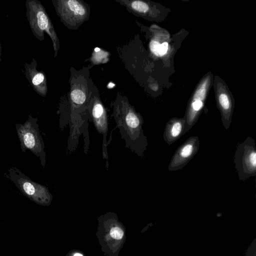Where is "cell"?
I'll return each instance as SVG.
<instances>
[{
	"instance_id": "ac0fdd59",
	"label": "cell",
	"mask_w": 256,
	"mask_h": 256,
	"mask_svg": "<svg viewBox=\"0 0 256 256\" xmlns=\"http://www.w3.org/2000/svg\"><path fill=\"white\" fill-rule=\"evenodd\" d=\"M74 256H83L80 254L76 253L74 254Z\"/></svg>"
},
{
	"instance_id": "3957f363",
	"label": "cell",
	"mask_w": 256,
	"mask_h": 256,
	"mask_svg": "<svg viewBox=\"0 0 256 256\" xmlns=\"http://www.w3.org/2000/svg\"><path fill=\"white\" fill-rule=\"evenodd\" d=\"M16 128L22 152L30 151L39 158L42 166L44 168L46 154L44 142L38 124V118L30 114L24 124H16Z\"/></svg>"
},
{
	"instance_id": "8fae6325",
	"label": "cell",
	"mask_w": 256,
	"mask_h": 256,
	"mask_svg": "<svg viewBox=\"0 0 256 256\" xmlns=\"http://www.w3.org/2000/svg\"><path fill=\"white\" fill-rule=\"evenodd\" d=\"M70 96L72 102V108L73 110L82 106L86 100L85 92L78 86L72 88Z\"/></svg>"
},
{
	"instance_id": "4fadbf2b",
	"label": "cell",
	"mask_w": 256,
	"mask_h": 256,
	"mask_svg": "<svg viewBox=\"0 0 256 256\" xmlns=\"http://www.w3.org/2000/svg\"><path fill=\"white\" fill-rule=\"evenodd\" d=\"M106 53H107L106 52H104L102 50H100L99 52H94L92 54V60L95 64H98L99 58H102L106 62V60H108L106 58L107 56H104V57L101 56L104 55Z\"/></svg>"
},
{
	"instance_id": "277c9868",
	"label": "cell",
	"mask_w": 256,
	"mask_h": 256,
	"mask_svg": "<svg viewBox=\"0 0 256 256\" xmlns=\"http://www.w3.org/2000/svg\"><path fill=\"white\" fill-rule=\"evenodd\" d=\"M56 13L69 29L78 28L90 16L88 6L78 0H52Z\"/></svg>"
},
{
	"instance_id": "5bb4252c",
	"label": "cell",
	"mask_w": 256,
	"mask_h": 256,
	"mask_svg": "<svg viewBox=\"0 0 256 256\" xmlns=\"http://www.w3.org/2000/svg\"><path fill=\"white\" fill-rule=\"evenodd\" d=\"M160 44L156 40H152L150 44V50L154 54L157 56H160Z\"/></svg>"
},
{
	"instance_id": "8992f818",
	"label": "cell",
	"mask_w": 256,
	"mask_h": 256,
	"mask_svg": "<svg viewBox=\"0 0 256 256\" xmlns=\"http://www.w3.org/2000/svg\"><path fill=\"white\" fill-rule=\"evenodd\" d=\"M234 162L240 180L244 181L256 175V147L254 139L248 137L238 144Z\"/></svg>"
},
{
	"instance_id": "30bf717a",
	"label": "cell",
	"mask_w": 256,
	"mask_h": 256,
	"mask_svg": "<svg viewBox=\"0 0 256 256\" xmlns=\"http://www.w3.org/2000/svg\"><path fill=\"white\" fill-rule=\"evenodd\" d=\"M185 121L184 118H174L166 124L163 137L169 145L172 144L184 134Z\"/></svg>"
},
{
	"instance_id": "9c48e42d",
	"label": "cell",
	"mask_w": 256,
	"mask_h": 256,
	"mask_svg": "<svg viewBox=\"0 0 256 256\" xmlns=\"http://www.w3.org/2000/svg\"><path fill=\"white\" fill-rule=\"evenodd\" d=\"M37 62L33 58L30 64L24 62L25 76L34 90L39 95L46 96L48 92L46 78L44 72L36 70Z\"/></svg>"
},
{
	"instance_id": "6da1fadb",
	"label": "cell",
	"mask_w": 256,
	"mask_h": 256,
	"mask_svg": "<svg viewBox=\"0 0 256 256\" xmlns=\"http://www.w3.org/2000/svg\"><path fill=\"white\" fill-rule=\"evenodd\" d=\"M113 116L126 148L142 158L148 142L144 133L141 115L126 100L118 99L114 104Z\"/></svg>"
},
{
	"instance_id": "7a4b0ae2",
	"label": "cell",
	"mask_w": 256,
	"mask_h": 256,
	"mask_svg": "<svg viewBox=\"0 0 256 256\" xmlns=\"http://www.w3.org/2000/svg\"><path fill=\"white\" fill-rule=\"evenodd\" d=\"M26 6V16L33 34L40 41L44 40V32L50 36L56 58L60 48V41L44 8L37 0H27Z\"/></svg>"
},
{
	"instance_id": "ba28073f",
	"label": "cell",
	"mask_w": 256,
	"mask_h": 256,
	"mask_svg": "<svg viewBox=\"0 0 256 256\" xmlns=\"http://www.w3.org/2000/svg\"><path fill=\"white\" fill-rule=\"evenodd\" d=\"M199 148L198 136L189 137L175 152L168 166V170L176 171L182 169L196 154Z\"/></svg>"
},
{
	"instance_id": "7c38bea8",
	"label": "cell",
	"mask_w": 256,
	"mask_h": 256,
	"mask_svg": "<svg viewBox=\"0 0 256 256\" xmlns=\"http://www.w3.org/2000/svg\"><path fill=\"white\" fill-rule=\"evenodd\" d=\"M209 80H206L201 84L200 88L196 90V94L194 96V100H200L202 101L205 97L206 92L208 86V84Z\"/></svg>"
},
{
	"instance_id": "2e32d148",
	"label": "cell",
	"mask_w": 256,
	"mask_h": 256,
	"mask_svg": "<svg viewBox=\"0 0 256 256\" xmlns=\"http://www.w3.org/2000/svg\"><path fill=\"white\" fill-rule=\"evenodd\" d=\"M168 46V43L166 42H164L160 44V56L164 54L167 52Z\"/></svg>"
},
{
	"instance_id": "9a60e30c",
	"label": "cell",
	"mask_w": 256,
	"mask_h": 256,
	"mask_svg": "<svg viewBox=\"0 0 256 256\" xmlns=\"http://www.w3.org/2000/svg\"><path fill=\"white\" fill-rule=\"evenodd\" d=\"M124 232L119 228L116 227L112 228L110 231L111 236L116 240H120L123 236Z\"/></svg>"
},
{
	"instance_id": "e0dca14e",
	"label": "cell",
	"mask_w": 256,
	"mask_h": 256,
	"mask_svg": "<svg viewBox=\"0 0 256 256\" xmlns=\"http://www.w3.org/2000/svg\"><path fill=\"white\" fill-rule=\"evenodd\" d=\"M1 56H2V47H1V43H0V62H1V61H2Z\"/></svg>"
},
{
	"instance_id": "5b68a950",
	"label": "cell",
	"mask_w": 256,
	"mask_h": 256,
	"mask_svg": "<svg viewBox=\"0 0 256 256\" xmlns=\"http://www.w3.org/2000/svg\"><path fill=\"white\" fill-rule=\"evenodd\" d=\"M20 192L31 200L39 204H48L52 195L44 186L34 182L14 167L10 168L6 174Z\"/></svg>"
},
{
	"instance_id": "52a82bcc",
	"label": "cell",
	"mask_w": 256,
	"mask_h": 256,
	"mask_svg": "<svg viewBox=\"0 0 256 256\" xmlns=\"http://www.w3.org/2000/svg\"><path fill=\"white\" fill-rule=\"evenodd\" d=\"M90 111L94 126L98 132L102 136V157L106 160V167L108 168V154L107 136L108 132V122L106 111L99 99L96 98L90 106Z\"/></svg>"
}]
</instances>
